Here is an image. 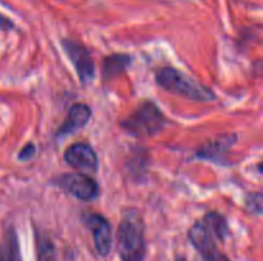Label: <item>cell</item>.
<instances>
[{"label": "cell", "instance_id": "cell-17", "mask_svg": "<svg viewBox=\"0 0 263 261\" xmlns=\"http://www.w3.org/2000/svg\"><path fill=\"white\" fill-rule=\"evenodd\" d=\"M203 258H204L205 261H230V258H229L228 256L221 253L218 250L213 251L212 253H210V255H207Z\"/></svg>", "mask_w": 263, "mask_h": 261}, {"label": "cell", "instance_id": "cell-2", "mask_svg": "<svg viewBox=\"0 0 263 261\" xmlns=\"http://www.w3.org/2000/svg\"><path fill=\"white\" fill-rule=\"evenodd\" d=\"M117 251L121 261H145V232L139 212L127 211L118 225Z\"/></svg>", "mask_w": 263, "mask_h": 261}, {"label": "cell", "instance_id": "cell-9", "mask_svg": "<svg viewBox=\"0 0 263 261\" xmlns=\"http://www.w3.org/2000/svg\"><path fill=\"white\" fill-rule=\"evenodd\" d=\"M90 118H91V107L89 105L84 104V102L73 104L69 107L64 122L57 129V136L66 137V136L72 135L76 130L84 128L89 123Z\"/></svg>", "mask_w": 263, "mask_h": 261}, {"label": "cell", "instance_id": "cell-13", "mask_svg": "<svg viewBox=\"0 0 263 261\" xmlns=\"http://www.w3.org/2000/svg\"><path fill=\"white\" fill-rule=\"evenodd\" d=\"M35 243H36V257L37 261H57L55 245L51 238L41 230L35 228Z\"/></svg>", "mask_w": 263, "mask_h": 261}, {"label": "cell", "instance_id": "cell-3", "mask_svg": "<svg viewBox=\"0 0 263 261\" xmlns=\"http://www.w3.org/2000/svg\"><path fill=\"white\" fill-rule=\"evenodd\" d=\"M156 82L164 91L193 101L210 102L216 100L215 92L199 82L177 71L174 67H164L156 74Z\"/></svg>", "mask_w": 263, "mask_h": 261}, {"label": "cell", "instance_id": "cell-15", "mask_svg": "<svg viewBox=\"0 0 263 261\" xmlns=\"http://www.w3.org/2000/svg\"><path fill=\"white\" fill-rule=\"evenodd\" d=\"M35 154H36V146L33 145L32 142H30L26 146H23L22 150L20 151V154H18V160L28 161L35 156Z\"/></svg>", "mask_w": 263, "mask_h": 261}, {"label": "cell", "instance_id": "cell-16", "mask_svg": "<svg viewBox=\"0 0 263 261\" xmlns=\"http://www.w3.org/2000/svg\"><path fill=\"white\" fill-rule=\"evenodd\" d=\"M14 23L9 18L0 13V31H12L14 30Z\"/></svg>", "mask_w": 263, "mask_h": 261}, {"label": "cell", "instance_id": "cell-5", "mask_svg": "<svg viewBox=\"0 0 263 261\" xmlns=\"http://www.w3.org/2000/svg\"><path fill=\"white\" fill-rule=\"evenodd\" d=\"M53 184L74 199L85 202L94 201L100 193L99 184L95 182V179L82 171L61 174L54 179Z\"/></svg>", "mask_w": 263, "mask_h": 261}, {"label": "cell", "instance_id": "cell-10", "mask_svg": "<svg viewBox=\"0 0 263 261\" xmlns=\"http://www.w3.org/2000/svg\"><path fill=\"white\" fill-rule=\"evenodd\" d=\"M235 135L220 136V137L216 138V140L210 141L208 143H205L200 150H198L197 156L200 159L212 160L215 161V163H223L229 148L233 146V143L235 142Z\"/></svg>", "mask_w": 263, "mask_h": 261}, {"label": "cell", "instance_id": "cell-6", "mask_svg": "<svg viewBox=\"0 0 263 261\" xmlns=\"http://www.w3.org/2000/svg\"><path fill=\"white\" fill-rule=\"evenodd\" d=\"M62 46L71 63L73 64L80 81L82 83L91 82L95 77V64L89 50L80 42L69 38L62 41Z\"/></svg>", "mask_w": 263, "mask_h": 261}, {"label": "cell", "instance_id": "cell-7", "mask_svg": "<svg viewBox=\"0 0 263 261\" xmlns=\"http://www.w3.org/2000/svg\"><path fill=\"white\" fill-rule=\"evenodd\" d=\"M85 225L92 232L95 251L99 256L105 257L112 250V228L110 223L103 215L97 212H85L82 215Z\"/></svg>", "mask_w": 263, "mask_h": 261}, {"label": "cell", "instance_id": "cell-4", "mask_svg": "<svg viewBox=\"0 0 263 261\" xmlns=\"http://www.w3.org/2000/svg\"><path fill=\"white\" fill-rule=\"evenodd\" d=\"M168 120L161 109L151 100L140 102L135 112L121 122V128L135 138L156 136L166 127Z\"/></svg>", "mask_w": 263, "mask_h": 261}, {"label": "cell", "instance_id": "cell-18", "mask_svg": "<svg viewBox=\"0 0 263 261\" xmlns=\"http://www.w3.org/2000/svg\"><path fill=\"white\" fill-rule=\"evenodd\" d=\"M175 261H186V258L182 257V256H179V257H177Z\"/></svg>", "mask_w": 263, "mask_h": 261}, {"label": "cell", "instance_id": "cell-1", "mask_svg": "<svg viewBox=\"0 0 263 261\" xmlns=\"http://www.w3.org/2000/svg\"><path fill=\"white\" fill-rule=\"evenodd\" d=\"M229 235L226 217L217 211H210L190 227L187 238L193 247L205 257L217 250V243L223 242Z\"/></svg>", "mask_w": 263, "mask_h": 261}, {"label": "cell", "instance_id": "cell-14", "mask_svg": "<svg viewBox=\"0 0 263 261\" xmlns=\"http://www.w3.org/2000/svg\"><path fill=\"white\" fill-rule=\"evenodd\" d=\"M246 207L252 214L261 215L262 212V192H254L248 194L246 200Z\"/></svg>", "mask_w": 263, "mask_h": 261}, {"label": "cell", "instance_id": "cell-11", "mask_svg": "<svg viewBox=\"0 0 263 261\" xmlns=\"http://www.w3.org/2000/svg\"><path fill=\"white\" fill-rule=\"evenodd\" d=\"M0 261H22L20 241L13 227L8 228L0 240Z\"/></svg>", "mask_w": 263, "mask_h": 261}, {"label": "cell", "instance_id": "cell-12", "mask_svg": "<svg viewBox=\"0 0 263 261\" xmlns=\"http://www.w3.org/2000/svg\"><path fill=\"white\" fill-rule=\"evenodd\" d=\"M133 63V58L127 54H113L105 58L104 67H103V74L105 79L115 78L120 76Z\"/></svg>", "mask_w": 263, "mask_h": 261}, {"label": "cell", "instance_id": "cell-8", "mask_svg": "<svg viewBox=\"0 0 263 261\" xmlns=\"http://www.w3.org/2000/svg\"><path fill=\"white\" fill-rule=\"evenodd\" d=\"M64 160L72 168L84 173H94L99 168V159L94 148L85 142H77L68 146L64 151Z\"/></svg>", "mask_w": 263, "mask_h": 261}]
</instances>
